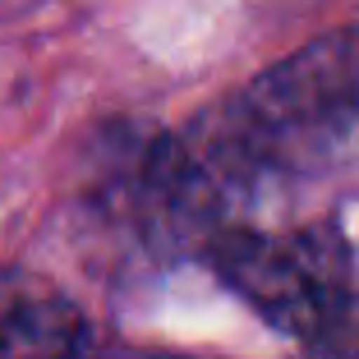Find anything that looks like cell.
I'll return each mask as SVG.
<instances>
[{
    "mask_svg": "<svg viewBox=\"0 0 359 359\" xmlns=\"http://www.w3.org/2000/svg\"><path fill=\"white\" fill-rule=\"evenodd\" d=\"M212 263L267 323L295 337L323 341L346 318L350 254L332 231H304L285 240L226 231L212 244Z\"/></svg>",
    "mask_w": 359,
    "mask_h": 359,
    "instance_id": "cell-2",
    "label": "cell"
},
{
    "mask_svg": "<svg viewBox=\"0 0 359 359\" xmlns=\"http://www.w3.org/2000/svg\"><path fill=\"white\" fill-rule=\"evenodd\" d=\"M83 318L65 304H28L0 327V359H83Z\"/></svg>",
    "mask_w": 359,
    "mask_h": 359,
    "instance_id": "cell-3",
    "label": "cell"
},
{
    "mask_svg": "<svg viewBox=\"0 0 359 359\" xmlns=\"http://www.w3.org/2000/svg\"><path fill=\"white\" fill-rule=\"evenodd\" d=\"M212 143L240 170H318L359 157V28L327 32L258 74Z\"/></svg>",
    "mask_w": 359,
    "mask_h": 359,
    "instance_id": "cell-1",
    "label": "cell"
}]
</instances>
